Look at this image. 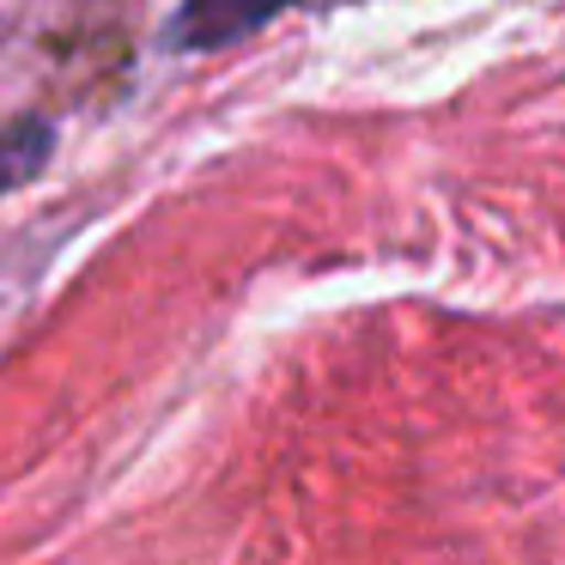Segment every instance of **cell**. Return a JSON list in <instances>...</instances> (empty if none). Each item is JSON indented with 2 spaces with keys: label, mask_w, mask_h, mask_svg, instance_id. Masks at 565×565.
Listing matches in <instances>:
<instances>
[{
  "label": "cell",
  "mask_w": 565,
  "mask_h": 565,
  "mask_svg": "<svg viewBox=\"0 0 565 565\" xmlns=\"http://www.w3.org/2000/svg\"><path fill=\"white\" fill-rule=\"evenodd\" d=\"M286 7H305V0H183L171 43L177 50H225V43L262 31Z\"/></svg>",
  "instance_id": "cell-1"
},
{
  "label": "cell",
  "mask_w": 565,
  "mask_h": 565,
  "mask_svg": "<svg viewBox=\"0 0 565 565\" xmlns=\"http://www.w3.org/2000/svg\"><path fill=\"white\" fill-rule=\"evenodd\" d=\"M43 152H50V122H19V128H0V189L25 183V177L43 164Z\"/></svg>",
  "instance_id": "cell-2"
}]
</instances>
